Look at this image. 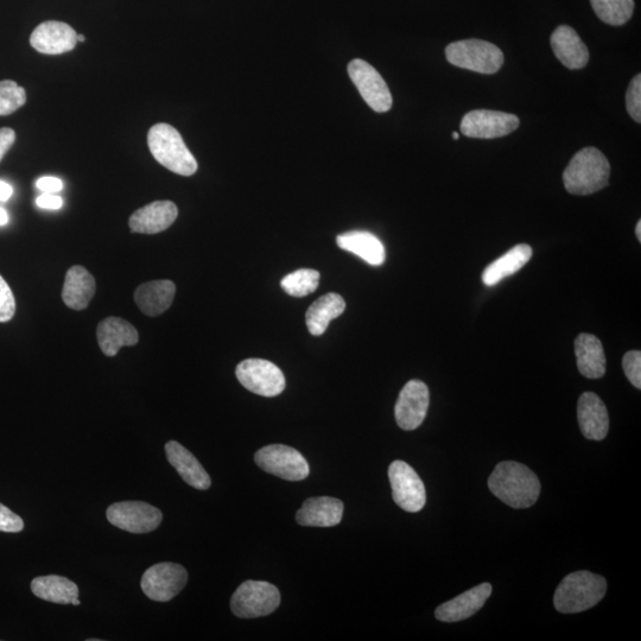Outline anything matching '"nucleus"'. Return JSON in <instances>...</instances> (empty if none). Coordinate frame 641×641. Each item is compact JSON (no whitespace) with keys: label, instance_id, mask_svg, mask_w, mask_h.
<instances>
[{"label":"nucleus","instance_id":"1","mask_svg":"<svg viewBox=\"0 0 641 641\" xmlns=\"http://www.w3.org/2000/svg\"><path fill=\"white\" fill-rule=\"evenodd\" d=\"M488 487L491 492L513 509H528L541 494V482L530 468L522 463L505 461L495 467Z\"/></svg>","mask_w":641,"mask_h":641},{"label":"nucleus","instance_id":"2","mask_svg":"<svg viewBox=\"0 0 641 641\" xmlns=\"http://www.w3.org/2000/svg\"><path fill=\"white\" fill-rule=\"evenodd\" d=\"M611 165L596 148L577 152L563 173L564 187L573 195H590L608 186Z\"/></svg>","mask_w":641,"mask_h":641},{"label":"nucleus","instance_id":"3","mask_svg":"<svg viewBox=\"0 0 641 641\" xmlns=\"http://www.w3.org/2000/svg\"><path fill=\"white\" fill-rule=\"evenodd\" d=\"M607 582L604 577L576 571L570 574L558 586L554 605L558 612L574 614L588 611L604 599Z\"/></svg>","mask_w":641,"mask_h":641},{"label":"nucleus","instance_id":"4","mask_svg":"<svg viewBox=\"0 0 641 641\" xmlns=\"http://www.w3.org/2000/svg\"><path fill=\"white\" fill-rule=\"evenodd\" d=\"M148 144L155 160L173 173L192 176L198 171V162L173 126L164 123L152 126Z\"/></svg>","mask_w":641,"mask_h":641},{"label":"nucleus","instance_id":"5","mask_svg":"<svg viewBox=\"0 0 641 641\" xmlns=\"http://www.w3.org/2000/svg\"><path fill=\"white\" fill-rule=\"evenodd\" d=\"M446 57L453 66L480 74H495L504 65V53L495 44L482 40L450 43Z\"/></svg>","mask_w":641,"mask_h":641},{"label":"nucleus","instance_id":"6","mask_svg":"<svg viewBox=\"0 0 641 641\" xmlns=\"http://www.w3.org/2000/svg\"><path fill=\"white\" fill-rule=\"evenodd\" d=\"M281 604V593L276 586L265 581H246L231 600V609L236 617L253 619L274 613Z\"/></svg>","mask_w":641,"mask_h":641},{"label":"nucleus","instance_id":"7","mask_svg":"<svg viewBox=\"0 0 641 641\" xmlns=\"http://www.w3.org/2000/svg\"><path fill=\"white\" fill-rule=\"evenodd\" d=\"M255 461L264 472L283 480L302 481L310 473L304 456L298 450L283 444H271L258 450Z\"/></svg>","mask_w":641,"mask_h":641},{"label":"nucleus","instance_id":"8","mask_svg":"<svg viewBox=\"0 0 641 641\" xmlns=\"http://www.w3.org/2000/svg\"><path fill=\"white\" fill-rule=\"evenodd\" d=\"M239 383L256 395L276 397L285 389V377L281 368L264 359L241 361L236 370Z\"/></svg>","mask_w":641,"mask_h":641},{"label":"nucleus","instance_id":"9","mask_svg":"<svg viewBox=\"0 0 641 641\" xmlns=\"http://www.w3.org/2000/svg\"><path fill=\"white\" fill-rule=\"evenodd\" d=\"M188 582V573L181 564H155L142 577V590L152 601L168 602L182 592Z\"/></svg>","mask_w":641,"mask_h":641},{"label":"nucleus","instance_id":"10","mask_svg":"<svg viewBox=\"0 0 641 641\" xmlns=\"http://www.w3.org/2000/svg\"><path fill=\"white\" fill-rule=\"evenodd\" d=\"M392 497L402 510L420 512L427 501V492L420 475L404 461H395L389 468Z\"/></svg>","mask_w":641,"mask_h":641},{"label":"nucleus","instance_id":"11","mask_svg":"<svg viewBox=\"0 0 641 641\" xmlns=\"http://www.w3.org/2000/svg\"><path fill=\"white\" fill-rule=\"evenodd\" d=\"M348 74L361 97L373 111L384 113L391 110L392 94L376 68L364 60L357 59L349 62Z\"/></svg>","mask_w":641,"mask_h":641},{"label":"nucleus","instance_id":"12","mask_svg":"<svg viewBox=\"0 0 641 641\" xmlns=\"http://www.w3.org/2000/svg\"><path fill=\"white\" fill-rule=\"evenodd\" d=\"M109 522L116 528L131 533H148L162 523V512L143 501H123L113 504L106 513Z\"/></svg>","mask_w":641,"mask_h":641},{"label":"nucleus","instance_id":"13","mask_svg":"<svg viewBox=\"0 0 641 641\" xmlns=\"http://www.w3.org/2000/svg\"><path fill=\"white\" fill-rule=\"evenodd\" d=\"M519 126L514 114L475 110L466 114L461 122V133L469 138L493 139L510 135Z\"/></svg>","mask_w":641,"mask_h":641},{"label":"nucleus","instance_id":"14","mask_svg":"<svg viewBox=\"0 0 641 641\" xmlns=\"http://www.w3.org/2000/svg\"><path fill=\"white\" fill-rule=\"evenodd\" d=\"M430 395L421 380H410L399 393L395 416L399 428L406 431L420 428L428 414Z\"/></svg>","mask_w":641,"mask_h":641},{"label":"nucleus","instance_id":"15","mask_svg":"<svg viewBox=\"0 0 641 641\" xmlns=\"http://www.w3.org/2000/svg\"><path fill=\"white\" fill-rule=\"evenodd\" d=\"M78 43L76 31L63 22H44L31 34V47L38 53L46 55H60L71 52Z\"/></svg>","mask_w":641,"mask_h":641},{"label":"nucleus","instance_id":"16","mask_svg":"<svg viewBox=\"0 0 641 641\" xmlns=\"http://www.w3.org/2000/svg\"><path fill=\"white\" fill-rule=\"evenodd\" d=\"M491 594L490 583H482V585L469 589L468 592L437 607L436 618L443 623H459V621L467 620L485 606Z\"/></svg>","mask_w":641,"mask_h":641},{"label":"nucleus","instance_id":"17","mask_svg":"<svg viewBox=\"0 0 641 641\" xmlns=\"http://www.w3.org/2000/svg\"><path fill=\"white\" fill-rule=\"evenodd\" d=\"M179 217L174 202L156 201L131 215L129 225L133 233L157 234L167 231Z\"/></svg>","mask_w":641,"mask_h":641},{"label":"nucleus","instance_id":"18","mask_svg":"<svg viewBox=\"0 0 641 641\" xmlns=\"http://www.w3.org/2000/svg\"><path fill=\"white\" fill-rule=\"evenodd\" d=\"M577 420L587 440L602 441L608 434L609 416L606 405L593 392H585L580 397Z\"/></svg>","mask_w":641,"mask_h":641},{"label":"nucleus","instance_id":"19","mask_svg":"<svg viewBox=\"0 0 641 641\" xmlns=\"http://www.w3.org/2000/svg\"><path fill=\"white\" fill-rule=\"evenodd\" d=\"M344 503L330 497L310 498L296 513L297 523L302 526L330 528L341 523Z\"/></svg>","mask_w":641,"mask_h":641},{"label":"nucleus","instance_id":"20","mask_svg":"<svg viewBox=\"0 0 641 641\" xmlns=\"http://www.w3.org/2000/svg\"><path fill=\"white\" fill-rule=\"evenodd\" d=\"M168 461L180 477L196 490L206 491L212 485L211 478L195 456L176 441L165 444Z\"/></svg>","mask_w":641,"mask_h":641},{"label":"nucleus","instance_id":"21","mask_svg":"<svg viewBox=\"0 0 641 641\" xmlns=\"http://www.w3.org/2000/svg\"><path fill=\"white\" fill-rule=\"evenodd\" d=\"M550 42L562 65L569 69H582L588 65L589 50L573 28L561 25L551 35Z\"/></svg>","mask_w":641,"mask_h":641},{"label":"nucleus","instance_id":"22","mask_svg":"<svg viewBox=\"0 0 641 641\" xmlns=\"http://www.w3.org/2000/svg\"><path fill=\"white\" fill-rule=\"evenodd\" d=\"M98 344L106 357H114L124 346H135L139 341L138 330L119 317H107L97 329Z\"/></svg>","mask_w":641,"mask_h":641},{"label":"nucleus","instance_id":"23","mask_svg":"<svg viewBox=\"0 0 641 641\" xmlns=\"http://www.w3.org/2000/svg\"><path fill=\"white\" fill-rule=\"evenodd\" d=\"M95 294V279L84 266L69 269L62 290V300L68 308L81 312L88 307Z\"/></svg>","mask_w":641,"mask_h":641},{"label":"nucleus","instance_id":"24","mask_svg":"<svg viewBox=\"0 0 641 641\" xmlns=\"http://www.w3.org/2000/svg\"><path fill=\"white\" fill-rule=\"evenodd\" d=\"M577 367L582 376L600 379L606 373V355L601 341L592 334H580L575 341Z\"/></svg>","mask_w":641,"mask_h":641},{"label":"nucleus","instance_id":"25","mask_svg":"<svg viewBox=\"0 0 641 641\" xmlns=\"http://www.w3.org/2000/svg\"><path fill=\"white\" fill-rule=\"evenodd\" d=\"M175 284L171 281H152L139 285L135 301L142 313L151 317L167 312L174 302Z\"/></svg>","mask_w":641,"mask_h":641},{"label":"nucleus","instance_id":"26","mask_svg":"<svg viewBox=\"0 0 641 641\" xmlns=\"http://www.w3.org/2000/svg\"><path fill=\"white\" fill-rule=\"evenodd\" d=\"M336 243L341 250L353 253L372 266H380L385 262V247L382 241L370 232L352 231L340 234Z\"/></svg>","mask_w":641,"mask_h":641},{"label":"nucleus","instance_id":"27","mask_svg":"<svg viewBox=\"0 0 641 641\" xmlns=\"http://www.w3.org/2000/svg\"><path fill=\"white\" fill-rule=\"evenodd\" d=\"M346 302L339 294L329 293L315 301L306 314L309 333L314 336L325 334L329 323L344 314Z\"/></svg>","mask_w":641,"mask_h":641},{"label":"nucleus","instance_id":"28","mask_svg":"<svg viewBox=\"0 0 641 641\" xmlns=\"http://www.w3.org/2000/svg\"><path fill=\"white\" fill-rule=\"evenodd\" d=\"M532 257V249L529 245L520 244L505 253L503 257L495 260L482 274V281L487 287H494L503 279L510 277L520 269H523Z\"/></svg>","mask_w":641,"mask_h":641},{"label":"nucleus","instance_id":"29","mask_svg":"<svg viewBox=\"0 0 641 641\" xmlns=\"http://www.w3.org/2000/svg\"><path fill=\"white\" fill-rule=\"evenodd\" d=\"M31 590L37 598L53 604L69 605L79 598L78 586L66 577L57 575L36 577L31 582Z\"/></svg>","mask_w":641,"mask_h":641},{"label":"nucleus","instance_id":"30","mask_svg":"<svg viewBox=\"0 0 641 641\" xmlns=\"http://www.w3.org/2000/svg\"><path fill=\"white\" fill-rule=\"evenodd\" d=\"M596 16L602 22L620 27L633 16L634 0H590Z\"/></svg>","mask_w":641,"mask_h":641},{"label":"nucleus","instance_id":"31","mask_svg":"<svg viewBox=\"0 0 641 641\" xmlns=\"http://www.w3.org/2000/svg\"><path fill=\"white\" fill-rule=\"evenodd\" d=\"M320 272L312 269H301L291 272L282 279L281 285L285 293L294 297H304L314 293L319 288Z\"/></svg>","mask_w":641,"mask_h":641},{"label":"nucleus","instance_id":"32","mask_svg":"<svg viewBox=\"0 0 641 641\" xmlns=\"http://www.w3.org/2000/svg\"><path fill=\"white\" fill-rule=\"evenodd\" d=\"M27 103V94L15 81H0V116H9Z\"/></svg>","mask_w":641,"mask_h":641},{"label":"nucleus","instance_id":"33","mask_svg":"<svg viewBox=\"0 0 641 641\" xmlns=\"http://www.w3.org/2000/svg\"><path fill=\"white\" fill-rule=\"evenodd\" d=\"M626 109L634 122L641 123V75L634 76L626 93Z\"/></svg>","mask_w":641,"mask_h":641},{"label":"nucleus","instance_id":"34","mask_svg":"<svg viewBox=\"0 0 641 641\" xmlns=\"http://www.w3.org/2000/svg\"><path fill=\"white\" fill-rule=\"evenodd\" d=\"M16 314V300L9 284L0 276V323L9 322Z\"/></svg>","mask_w":641,"mask_h":641},{"label":"nucleus","instance_id":"35","mask_svg":"<svg viewBox=\"0 0 641 641\" xmlns=\"http://www.w3.org/2000/svg\"><path fill=\"white\" fill-rule=\"evenodd\" d=\"M624 372L628 380L638 390L641 389V352L631 351L623 359Z\"/></svg>","mask_w":641,"mask_h":641},{"label":"nucleus","instance_id":"36","mask_svg":"<svg viewBox=\"0 0 641 641\" xmlns=\"http://www.w3.org/2000/svg\"><path fill=\"white\" fill-rule=\"evenodd\" d=\"M24 529L23 519L8 507L0 504V531L17 533Z\"/></svg>","mask_w":641,"mask_h":641},{"label":"nucleus","instance_id":"37","mask_svg":"<svg viewBox=\"0 0 641 641\" xmlns=\"http://www.w3.org/2000/svg\"><path fill=\"white\" fill-rule=\"evenodd\" d=\"M36 187L43 193L56 194L60 193L63 189V182L60 179H57V177L46 176L37 180Z\"/></svg>","mask_w":641,"mask_h":641},{"label":"nucleus","instance_id":"38","mask_svg":"<svg viewBox=\"0 0 641 641\" xmlns=\"http://www.w3.org/2000/svg\"><path fill=\"white\" fill-rule=\"evenodd\" d=\"M16 142V132L10 128L0 129V162H2L6 152H8L12 145Z\"/></svg>","mask_w":641,"mask_h":641},{"label":"nucleus","instance_id":"39","mask_svg":"<svg viewBox=\"0 0 641 641\" xmlns=\"http://www.w3.org/2000/svg\"><path fill=\"white\" fill-rule=\"evenodd\" d=\"M37 206L43 209H60L63 206V200L55 194L43 193L36 200Z\"/></svg>","mask_w":641,"mask_h":641},{"label":"nucleus","instance_id":"40","mask_svg":"<svg viewBox=\"0 0 641 641\" xmlns=\"http://www.w3.org/2000/svg\"><path fill=\"white\" fill-rule=\"evenodd\" d=\"M12 194H14V189H12L10 184L5 181H0V201H8Z\"/></svg>","mask_w":641,"mask_h":641},{"label":"nucleus","instance_id":"41","mask_svg":"<svg viewBox=\"0 0 641 641\" xmlns=\"http://www.w3.org/2000/svg\"><path fill=\"white\" fill-rule=\"evenodd\" d=\"M9 222V215L6 213L5 209L0 207V226H4Z\"/></svg>","mask_w":641,"mask_h":641},{"label":"nucleus","instance_id":"42","mask_svg":"<svg viewBox=\"0 0 641 641\" xmlns=\"http://www.w3.org/2000/svg\"><path fill=\"white\" fill-rule=\"evenodd\" d=\"M636 234H637L638 240L641 241V221H638V224L636 227Z\"/></svg>","mask_w":641,"mask_h":641},{"label":"nucleus","instance_id":"43","mask_svg":"<svg viewBox=\"0 0 641 641\" xmlns=\"http://www.w3.org/2000/svg\"><path fill=\"white\" fill-rule=\"evenodd\" d=\"M453 139H454V141H459L460 135H459L458 132H453Z\"/></svg>","mask_w":641,"mask_h":641},{"label":"nucleus","instance_id":"44","mask_svg":"<svg viewBox=\"0 0 641 641\" xmlns=\"http://www.w3.org/2000/svg\"><path fill=\"white\" fill-rule=\"evenodd\" d=\"M80 604H81V602H80L79 598H78V599H75V600L72 602V605H74V606H79Z\"/></svg>","mask_w":641,"mask_h":641},{"label":"nucleus","instance_id":"45","mask_svg":"<svg viewBox=\"0 0 641 641\" xmlns=\"http://www.w3.org/2000/svg\"><path fill=\"white\" fill-rule=\"evenodd\" d=\"M86 40L85 36L78 35V42H84Z\"/></svg>","mask_w":641,"mask_h":641}]
</instances>
